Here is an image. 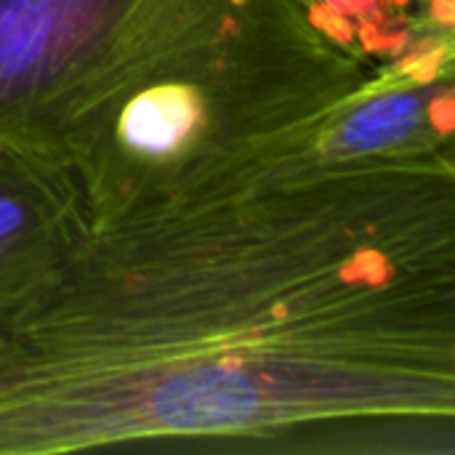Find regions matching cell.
Returning <instances> with one entry per match:
<instances>
[{
	"instance_id": "cell-1",
	"label": "cell",
	"mask_w": 455,
	"mask_h": 455,
	"mask_svg": "<svg viewBox=\"0 0 455 455\" xmlns=\"http://www.w3.org/2000/svg\"><path fill=\"white\" fill-rule=\"evenodd\" d=\"M455 455V163L304 157L0 291V455Z\"/></svg>"
},
{
	"instance_id": "cell-2",
	"label": "cell",
	"mask_w": 455,
	"mask_h": 455,
	"mask_svg": "<svg viewBox=\"0 0 455 455\" xmlns=\"http://www.w3.org/2000/svg\"><path fill=\"white\" fill-rule=\"evenodd\" d=\"M379 72L301 0L192 45L112 99L64 147L91 227L235 192L312 155Z\"/></svg>"
},
{
	"instance_id": "cell-3",
	"label": "cell",
	"mask_w": 455,
	"mask_h": 455,
	"mask_svg": "<svg viewBox=\"0 0 455 455\" xmlns=\"http://www.w3.org/2000/svg\"><path fill=\"white\" fill-rule=\"evenodd\" d=\"M283 0H0V139L61 157L149 69Z\"/></svg>"
},
{
	"instance_id": "cell-4",
	"label": "cell",
	"mask_w": 455,
	"mask_h": 455,
	"mask_svg": "<svg viewBox=\"0 0 455 455\" xmlns=\"http://www.w3.org/2000/svg\"><path fill=\"white\" fill-rule=\"evenodd\" d=\"M455 56L381 69L320 128L328 163H455Z\"/></svg>"
},
{
	"instance_id": "cell-5",
	"label": "cell",
	"mask_w": 455,
	"mask_h": 455,
	"mask_svg": "<svg viewBox=\"0 0 455 455\" xmlns=\"http://www.w3.org/2000/svg\"><path fill=\"white\" fill-rule=\"evenodd\" d=\"M91 229L72 168L43 149L0 139V291Z\"/></svg>"
},
{
	"instance_id": "cell-6",
	"label": "cell",
	"mask_w": 455,
	"mask_h": 455,
	"mask_svg": "<svg viewBox=\"0 0 455 455\" xmlns=\"http://www.w3.org/2000/svg\"><path fill=\"white\" fill-rule=\"evenodd\" d=\"M315 21L376 72L455 56V0H301Z\"/></svg>"
}]
</instances>
